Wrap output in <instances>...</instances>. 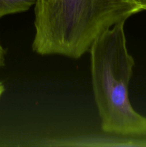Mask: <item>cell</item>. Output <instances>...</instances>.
I'll return each mask as SVG.
<instances>
[{"mask_svg":"<svg viewBox=\"0 0 146 147\" xmlns=\"http://www.w3.org/2000/svg\"><path fill=\"white\" fill-rule=\"evenodd\" d=\"M143 11L140 0H37L35 37L54 51L81 57L107 30Z\"/></svg>","mask_w":146,"mask_h":147,"instance_id":"6da1fadb","label":"cell"},{"mask_svg":"<svg viewBox=\"0 0 146 147\" xmlns=\"http://www.w3.org/2000/svg\"><path fill=\"white\" fill-rule=\"evenodd\" d=\"M125 23L107 30L89 50L94 101L104 133L146 138V116L133 109L129 98L135 60L127 50Z\"/></svg>","mask_w":146,"mask_h":147,"instance_id":"7a4b0ae2","label":"cell"},{"mask_svg":"<svg viewBox=\"0 0 146 147\" xmlns=\"http://www.w3.org/2000/svg\"><path fill=\"white\" fill-rule=\"evenodd\" d=\"M37 0H0V19L4 16L27 11Z\"/></svg>","mask_w":146,"mask_h":147,"instance_id":"3957f363","label":"cell"},{"mask_svg":"<svg viewBox=\"0 0 146 147\" xmlns=\"http://www.w3.org/2000/svg\"><path fill=\"white\" fill-rule=\"evenodd\" d=\"M5 50L3 48L1 42H0V67H3L5 64Z\"/></svg>","mask_w":146,"mask_h":147,"instance_id":"277c9868","label":"cell"},{"mask_svg":"<svg viewBox=\"0 0 146 147\" xmlns=\"http://www.w3.org/2000/svg\"><path fill=\"white\" fill-rule=\"evenodd\" d=\"M4 90H5V88H4V84H3L1 82H0V97H1V95H2L3 93L4 92Z\"/></svg>","mask_w":146,"mask_h":147,"instance_id":"5b68a950","label":"cell"},{"mask_svg":"<svg viewBox=\"0 0 146 147\" xmlns=\"http://www.w3.org/2000/svg\"><path fill=\"white\" fill-rule=\"evenodd\" d=\"M140 1L142 2V4H143L145 7V11H146V0H140Z\"/></svg>","mask_w":146,"mask_h":147,"instance_id":"8992f818","label":"cell"}]
</instances>
